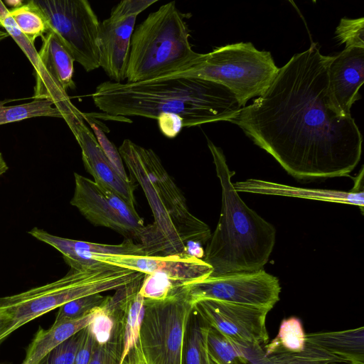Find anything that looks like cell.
Instances as JSON below:
<instances>
[{
  "label": "cell",
  "instance_id": "8fae6325",
  "mask_svg": "<svg viewBox=\"0 0 364 364\" xmlns=\"http://www.w3.org/2000/svg\"><path fill=\"white\" fill-rule=\"evenodd\" d=\"M183 288L193 304L214 299L270 310L279 301L281 292L279 279L263 269L210 275Z\"/></svg>",
  "mask_w": 364,
  "mask_h": 364
},
{
  "label": "cell",
  "instance_id": "8992f818",
  "mask_svg": "<svg viewBox=\"0 0 364 364\" xmlns=\"http://www.w3.org/2000/svg\"><path fill=\"white\" fill-rule=\"evenodd\" d=\"M144 274L102 263L72 269L62 278L23 292L0 298L9 324L2 341L31 321L80 297L117 290L143 279Z\"/></svg>",
  "mask_w": 364,
  "mask_h": 364
},
{
  "label": "cell",
  "instance_id": "e0dca14e",
  "mask_svg": "<svg viewBox=\"0 0 364 364\" xmlns=\"http://www.w3.org/2000/svg\"><path fill=\"white\" fill-rule=\"evenodd\" d=\"M328 92L336 110L349 117L350 108L360 98L364 82V48H347L328 57Z\"/></svg>",
  "mask_w": 364,
  "mask_h": 364
},
{
  "label": "cell",
  "instance_id": "7a4b0ae2",
  "mask_svg": "<svg viewBox=\"0 0 364 364\" xmlns=\"http://www.w3.org/2000/svg\"><path fill=\"white\" fill-rule=\"evenodd\" d=\"M90 96L95 105L114 120L133 116L156 119L161 114L172 113L183 119V127L230 122L242 108L225 87L192 77L134 83L108 80L98 85Z\"/></svg>",
  "mask_w": 364,
  "mask_h": 364
},
{
  "label": "cell",
  "instance_id": "2e32d148",
  "mask_svg": "<svg viewBox=\"0 0 364 364\" xmlns=\"http://www.w3.org/2000/svg\"><path fill=\"white\" fill-rule=\"evenodd\" d=\"M74 134L82 152V159L87 171L94 181L119 195L135 207V183L124 181L116 172L107 158L95 134L85 122L80 112L75 107L63 118Z\"/></svg>",
  "mask_w": 364,
  "mask_h": 364
},
{
  "label": "cell",
  "instance_id": "9c48e42d",
  "mask_svg": "<svg viewBox=\"0 0 364 364\" xmlns=\"http://www.w3.org/2000/svg\"><path fill=\"white\" fill-rule=\"evenodd\" d=\"M52 31L85 71L100 67V21L87 0H33ZM46 31V32H47Z\"/></svg>",
  "mask_w": 364,
  "mask_h": 364
},
{
  "label": "cell",
  "instance_id": "7402d4cb",
  "mask_svg": "<svg viewBox=\"0 0 364 364\" xmlns=\"http://www.w3.org/2000/svg\"><path fill=\"white\" fill-rule=\"evenodd\" d=\"M203 336L208 354L215 364H257L259 361L262 348L242 347L206 323Z\"/></svg>",
  "mask_w": 364,
  "mask_h": 364
},
{
  "label": "cell",
  "instance_id": "7bdbcfd3",
  "mask_svg": "<svg viewBox=\"0 0 364 364\" xmlns=\"http://www.w3.org/2000/svg\"><path fill=\"white\" fill-rule=\"evenodd\" d=\"M330 364H355V363H330Z\"/></svg>",
  "mask_w": 364,
  "mask_h": 364
},
{
  "label": "cell",
  "instance_id": "6da1fadb",
  "mask_svg": "<svg viewBox=\"0 0 364 364\" xmlns=\"http://www.w3.org/2000/svg\"><path fill=\"white\" fill-rule=\"evenodd\" d=\"M328 57L316 43L294 55L266 91L230 121L301 181L349 176L361 156L354 119L340 114L330 100Z\"/></svg>",
  "mask_w": 364,
  "mask_h": 364
},
{
  "label": "cell",
  "instance_id": "d590c367",
  "mask_svg": "<svg viewBox=\"0 0 364 364\" xmlns=\"http://www.w3.org/2000/svg\"><path fill=\"white\" fill-rule=\"evenodd\" d=\"M156 120L161 132L169 139L175 138L183 127V119L176 114L163 113Z\"/></svg>",
  "mask_w": 364,
  "mask_h": 364
},
{
  "label": "cell",
  "instance_id": "f1b7e54d",
  "mask_svg": "<svg viewBox=\"0 0 364 364\" xmlns=\"http://www.w3.org/2000/svg\"><path fill=\"white\" fill-rule=\"evenodd\" d=\"M82 115L90 124L97 142L116 172L124 181H130L119 150L107 136L109 129L92 114L82 112Z\"/></svg>",
  "mask_w": 364,
  "mask_h": 364
},
{
  "label": "cell",
  "instance_id": "ba28073f",
  "mask_svg": "<svg viewBox=\"0 0 364 364\" xmlns=\"http://www.w3.org/2000/svg\"><path fill=\"white\" fill-rule=\"evenodd\" d=\"M193 309L183 286L162 299L144 298L136 347L122 364H183L186 327Z\"/></svg>",
  "mask_w": 364,
  "mask_h": 364
},
{
  "label": "cell",
  "instance_id": "60d3db41",
  "mask_svg": "<svg viewBox=\"0 0 364 364\" xmlns=\"http://www.w3.org/2000/svg\"><path fill=\"white\" fill-rule=\"evenodd\" d=\"M8 170V166L3 158L1 153H0V176Z\"/></svg>",
  "mask_w": 364,
  "mask_h": 364
},
{
  "label": "cell",
  "instance_id": "1f68e13d",
  "mask_svg": "<svg viewBox=\"0 0 364 364\" xmlns=\"http://www.w3.org/2000/svg\"><path fill=\"white\" fill-rule=\"evenodd\" d=\"M85 329L86 327L55 347L38 364H73Z\"/></svg>",
  "mask_w": 364,
  "mask_h": 364
},
{
  "label": "cell",
  "instance_id": "52a82bcc",
  "mask_svg": "<svg viewBox=\"0 0 364 364\" xmlns=\"http://www.w3.org/2000/svg\"><path fill=\"white\" fill-rule=\"evenodd\" d=\"M279 69L269 51L241 42L200 53L191 67L166 78L192 77L216 82L228 88L244 107L250 99L266 91Z\"/></svg>",
  "mask_w": 364,
  "mask_h": 364
},
{
  "label": "cell",
  "instance_id": "836d02e7",
  "mask_svg": "<svg viewBox=\"0 0 364 364\" xmlns=\"http://www.w3.org/2000/svg\"><path fill=\"white\" fill-rule=\"evenodd\" d=\"M0 26L5 28L6 33L12 37L20 48L26 55L34 68L35 71L38 70L40 61L38 54L33 44L26 38L20 31L14 20L9 14L1 21Z\"/></svg>",
  "mask_w": 364,
  "mask_h": 364
},
{
  "label": "cell",
  "instance_id": "d4e9b609",
  "mask_svg": "<svg viewBox=\"0 0 364 364\" xmlns=\"http://www.w3.org/2000/svg\"><path fill=\"white\" fill-rule=\"evenodd\" d=\"M9 15L20 31L33 45L36 38L42 37L47 31L43 16L33 0L9 10Z\"/></svg>",
  "mask_w": 364,
  "mask_h": 364
},
{
  "label": "cell",
  "instance_id": "3957f363",
  "mask_svg": "<svg viewBox=\"0 0 364 364\" xmlns=\"http://www.w3.org/2000/svg\"><path fill=\"white\" fill-rule=\"evenodd\" d=\"M207 140L222 188V205L204 261L213 267L211 275L262 269L274 246L275 228L241 199L223 150Z\"/></svg>",
  "mask_w": 364,
  "mask_h": 364
},
{
  "label": "cell",
  "instance_id": "f546056e",
  "mask_svg": "<svg viewBox=\"0 0 364 364\" xmlns=\"http://www.w3.org/2000/svg\"><path fill=\"white\" fill-rule=\"evenodd\" d=\"M204 325L205 322L193 308L186 327L183 364H202Z\"/></svg>",
  "mask_w": 364,
  "mask_h": 364
},
{
  "label": "cell",
  "instance_id": "d6986e66",
  "mask_svg": "<svg viewBox=\"0 0 364 364\" xmlns=\"http://www.w3.org/2000/svg\"><path fill=\"white\" fill-rule=\"evenodd\" d=\"M363 166L354 178V186L349 191L303 188L259 179H247L233 183L235 191L264 195L301 198L358 206L363 213Z\"/></svg>",
  "mask_w": 364,
  "mask_h": 364
},
{
  "label": "cell",
  "instance_id": "4fadbf2b",
  "mask_svg": "<svg viewBox=\"0 0 364 364\" xmlns=\"http://www.w3.org/2000/svg\"><path fill=\"white\" fill-rule=\"evenodd\" d=\"M158 0H123L100 23V67L111 81L126 80L131 40L137 16Z\"/></svg>",
  "mask_w": 364,
  "mask_h": 364
},
{
  "label": "cell",
  "instance_id": "cb8c5ba5",
  "mask_svg": "<svg viewBox=\"0 0 364 364\" xmlns=\"http://www.w3.org/2000/svg\"><path fill=\"white\" fill-rule=\"evenodd\" d=\"M0 101V125L37 117L63 118L60 112L53 102L48 100H34L24 104L6 106Z\"/></svg>",
  "mask_w": 364,
  "mask_h": 364
},
{
  "label": "cell",
  "instance_id": "4dcf8cb0",
  "mask_svg": "<svg viewBox=\"0 0 364 364\" xmlns=\"http://www.w3.org/2000/svg\"><path fill=\"white\" fill-rule=\"evenodd\" d=\"M105 296L95 294L72 300L58 308L54 322L76 319L90 313L100 306Z\"/></svg>",
  "mask_w": 364,
  "mask_h": 364
},
{
  "label": "cell",
  "instance_id": "44dd1931",
  "mask_svg": "<svg viewBox=\"0 0 364 364\" xmlns=\"http://www.w3.org/2000/svg\"><path fill=\"white\" fill-rule=\"evenodd\" d=\"M306 343L347 363L364 364V328L305 334Z\"/></svg>",
  "mask_w": 364,
  "mask_h": 364
},
{
  "label": "cell",
  "instance_id": "74e56055",
  "mask_svg": "<svg viewBox=\"0 0 364 364\" xmlns=\"http://www.w3.org/2000/svg\"><path fill=\"white\" fill-rule=\"evenodd\" d=\"M9 324V320L6 314L0 309V342L1 338Z\"/></svg>",
  "mask_w": 364,
  "mask_h": 364
},
{
  "label": "cell",
  "instance_id": "5b68a950",
  "mask_svg": "<svg viewBox=\"0 0 364 364\" xmlns=\"http://www.w3.org/2000/svg\"><path fill=\"white\" fill-rule=\"evenodd\" d=\"M176 1L161 6L136 28L127 68V82L166 78L191 67L200 53L192 48L190 29Z\"/></svg>",
  "mask_w": 364,
  "mask_h": 364
},
{
  "label": "cell",
  "instance_id": "603a6c76",
  "mask_svg": "<svg viewBox=\"0 0 364 364\" xmlns=\"http://www.w3.org/2000/svg\"><path fill=\"white\" fill-rule=\"evenodd\" d=\"M306 345L301 321L294 316L282 320L277 336L264 347L265 356L302 350Z\"/></svg>",
  "mask_w": 364,
  "mask_h": 364
},
{
  "label": "cell",
  "instance_id": "ffe728a7",
  "mask_svg": "<svg viewBox=\"0 0 364 364\" xmlns=\"http://www.w3.org/2000/svg\"><path fill=\"white\" fill-rule=\"evenodd\" d=\"M99 306L82 317L54 322L48 329L39 326L26 348L25 358L21 364H38L50 351L89 326L94 320Z\"/></svg>",
  "mask_w": 364,
  "mask_h": 364
},
{
  "label": "cell",
  "instance_id": "83f0119b",
  "mask_svg": "<svg viewBox=\"0 0 364 364\" xmlns=\"http://www.w3.org/2000/svg\"><path fill=\"white\" fill-rule=\"evenodd\" d=\"M124 322L125 318L114 319V326L109 339L102 344L96 343L89 364H121Z\"/></svg>",
  "mask_w": 364,
  "mask_h": 364
},
{
  "label": "cell",
  "instance_id": "ac0fdd59",
  "mask_svg": "<svg viewBox=\"0 0 364 364\" xmlns=\"http://www.w3.org/2000/svg\"><path fill=\"white\" fill-rule=\"evenodd\" d=\"M28 233L59 251L72 269L80 270L97 265L93 264V256L105 254L148 255L146 248L132 240L126 239L118 245L100 244L72 240L52 235L46 230L34 228Z\"/></svg>",
  "mask_w": 364,
  "mask_h": 364
},
{
  "label": "cell",
  "instance_id": "7c38bea8",
  "mask_svg": "<svg viewBox=\"0 0 364 364\" xmlns=\"http://www.w3.org/2000/svg\"><path fill=\"white\" fill-rule=\"evenodd\" d=\"M193 308L208 326L242 347L262 348L269 343V309L214 299L199 300Z\"/></svg>",
  "mask_w": 364,
  "mask_h": 364
},
{
  "label": "cell",
  "instance_id": "8d00e7d4",
  "mask_svg": "<svg viewBox=\"0 0 364 364\" xmlns=\"http://www.w3.org/2000/svg\"><path fill=\"white\" fill-rule=\"evenodd\" d=\"M95 346V339L87 326L85 329V336L77 350L73 364H89Z\"/></svg>",
  "mask_w": 364,
  "mask_h": 364
},
{
  "label": "cell",
  "instance_id": "5bb4252c",
  "mask_svg": "<svg viewBox=\"0 0 364 364\" xmlns=\"http://www.w3.org/2000/svg\"><path fill=\"white\" fill-rule=\"evenodd\" d=\"M91 262L150 274L168 289L204 279L213 272V267L204 259L188 254L167 256L105 254L93 256Z\"/></svg>",
  "mask_w": 364,
  "mask_h": 364
},
{
  "label": "cell",
  "instance_id": "d6a6232c",
  "mask_svg": "<svg viewBox=\"0 0 364 364\" xmlns=\"http://www.w3.org/2000/svg\"><path fill=\"white\" fill-rule=\"evenodd\" d=\"M364 18H342L336 30V36L347 48H364Z\"/></svg>",
  "mask_w": 364,
  "mask_h": 364
},
{
  "label": "cell",
  "instance_id": "e575fe53",
  "mask_svg": "<svg viewBox=\"0 0 364 364\" xmlns=\"http://www.w3.org/2000/svg\"><path fill=\"white\" fill-rule=\"evenodd\" d=\"M114 326V320L105 310L102 304L98 307V311L94 320L88 326L97 344H102L109 339Z\"/></svg>",
  "mask_w": 364,
  "mask_h": 364
},
{
  "label": "cell",
  "instance_id": "484cf974",
  "mask_svg": "<svg viewBox=\"0 0 364 364\" xmlns=\"http://www.w3.org/2000/svg\"><path fill=\"white\" fill-rule=\"evenodd\" d=\"M332 363L347 362L307 343L301 351L264 356L263 361V364H330Z\"/></svg>",
  "mask_w": 364,
  "mask_h": 364
},
{
  "label": "cell",
  "instance_id": "ab89813d",
  "mask_svg": "<svg viewBox=\"0 0 364 364\" xmlns=\"http://www.w3.org/2000/svg\"><path fill=\"white\" fill-rule=\"evenodd\" d=\"M9 10L5 6L4 3L0 1V23L9 14Z\"/></svg>",
  "mask_w": 364,
  "mask_h": 364
},
{
  "label": "cell",
  "instance_id": "b9f144b4",
  "mask_svg": "<svg viewBox=\"0 0 364 364\" xmlns=\"http://www.w3.org/2000/svg\"><path fill=\"white\" fill-rule=\"evenodd\" d=\"M9 35L6 33V31H3L0 30V42L7 38Z\"/></svg>",
  "mask_w": 364,
  "mask_h": 364
},
{
  "label": "cell",
  "instance_id": "f35d334b",
  "mask_svg": "<svg viewBox=\"0 0 364 364\" xmlns=\"http://www.w3.org/2000/svg\"><path fill=\"white\" fill-rule=\"evenodd\" d=\"M204 327V326H203ZM202 364H215L210 358L206 350L205 343H204V336L202 346Z\"/></svg>",
  "mask_w": 364,
  "mask_h": 364
},
{
  "label": "cell",
  "instance_id": "4316f807",
  "mask_svg": "<svg viewBox=\"0 0 364 364\" xmlns=\"http://www.w3.org/2000/svg\"><path fill=\"white\" fill-rule=\"evenodd\" d=\"M144 311V298L139 291L130 299L127 309L124 329V350L121 364L136 347Z\"/></svg>",
  "mask_w": 364,
  "mask_h": 364
},
{
  "label": "cell",
  "instance_id": "277c9868",
  "mask_svg": "<svg viewBox=\"0 0 364 364\" xmlns=\"http://www.w3.org/2000/svg\"><path fill=\"white\" fill-rule=\"evenodd\" d=\"M129 178L141 187L152 211L151 229L161 256L188 254L189 245L210 240L209 226L193 215L161 159L129 139L118 149Z\"/></svg>",
  "mask_w": 364,
  "mask_h": 364
},
{
  "label": "cell",
  "instance_id": "30bf717a",
  "mask_svg": "<svg viewBox=\"0 0 364 364\" xmlns=\"http://www.w3.org/2000/svg\"><path fill=\"white\" fill-rule=\"evenodd\" d=\"M75 191L70 204L92 224L110 228L126 239L143 245L149 256L156 254V245L150 225L131 205L115 192L77 173Z\"/></svg>",
  "mask_w": 364,
  "mask_h": 364
},
{
  "label": "cell",
  "instance_id": "9a60e30c",
  "mask_svg": "<svg viewBox=\"0 0 364 364\" xmlns=\"http://www.w3.org/2000/svg\"><path fill=\"white\" fill-rule=\"evenodd\" d=\"M41 38L42 46L38 52L40 65L35 71L33 98L53 102L63 117L75 107L66 92L68 89L75 88V60L53 31H48Z\"/></svg>",
  "mask_w": 364,
  "mask_h": 364
}]
</instances>
